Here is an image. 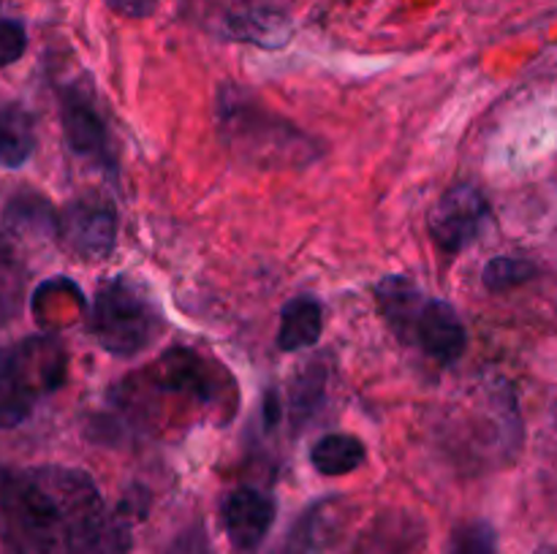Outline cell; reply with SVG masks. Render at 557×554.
<instances>
[{
	"label": "cell",
	"instance_id": "1",
	"mask_svg": "<svg viewBox=\"0 0 557 554\" xmlns=\"http://www.w3.org/2000/svg\"><path fill=\"white\" fill-rule=\"evenodd\" d=\"M103 521L101 492L85 470L0 467V538L14 554H87Z\"/></svg>",
	"mask_w": 557,
	"mask_h": 554
},
{
	"label": "cell",
	"instance_id": "14",
	"mask_svg": "<svg viewBox=\"0 0 557 554\" xmlns=\"http://www.w3.org/2000/svg\"><path fill=\"white\" fill-rule=\"evenodd\" d=\"M324 329V313L313 297H294L281 310V329H277V348L286 353L302 351L319 342Z\"/></svg>",
	"mask_w": 557,
	"mask_h": 554
},
{
	"label": "cell",
	"instance_id": "17",
	"mask_svg": "<svg viewBox=\"0 0 557 554\" xmlns=\"http://www.w3.org/2000/svg\"><path fill=\"white\" fill-rule=\"evenodd\" d=\"M364 459H368V451H364L362 440L341 432L324 435L310 451V462L321 476H346V473L362 467Z\"/></svg>",
	"mask_w": 557,
	"mask_h": 554
},
{
	"label": "cell",
	"instance_id": "24",
	"mask_svg": "<svg viewBox=\"0 0 557 554\" xmlns=\"http://www.w3.org/2000/svg\"><path fill=\"white\" fill-rule=\"evenodd\" d=\"M112 11L128 20H145L158 9V0H103Z\"/></svg>",
	"mask_w": 557,
	"mask_h": 554
},
{
	"label": "cell",
	"instance_id": "23",
	"mask_svg": "<svg viewBox=\"0 0 557 554\" xmlns=\"http://www.w3.org/2000/svg\"><path fill=\"white\" fill-rule=\"evenodd\" d=\"M27 49L25 25L16 20H0V68L16 63Z\"/></svg>",
	"mask_w": 557,
	"mask_h": 554
},
{
	"label": "cell",
	"instance_id": "5",
	"mask_svg": "<svg viewBox=\"0 0 557 554\" xmlns=\"http://www.w3.org/2000/svg\"><path fill=\"white\" fill-rule=\"evenodd\" d=\"M487 212V199L476 185H455L430 212V237L444 253H462L479 239Z\"/></svg>",
	"mask_w": 557,
	"mask_h": 554
},
{
	"label": "cell",
	"instance_id": "8",
	"mask_svg": "<svg viewBox=\"0 0 557 554\" xmlns=\"http://www.w3.org/2000/svg\"><path fill=\"white\" fill-rule=\"evenodd\" d=\"M411 345H419L438 364H455L468 348V331L460 315L444 299H428L413 326Z\"/></svg>",
	"mask_w": 557,
	"mask_h": 554
},
{
	"label": "cell",
	"instance_id": "9",
	"mask_svg": "<svg viewBox=\"0 0 557 554\" xmlns=\"http://www.w3.org/2000/svg\"><path fill=\"white\" fill-rule=\"evenodd\" d=\"M275 521V500L253 487H239L223 503L228 541L239 552H253Z\"/></svg>",
	"mask_w": 557,
	"mask_h": 554
},
{
	"label": "cell",
	"instance_id": "13",
	"mask_svg": "<svg viewBox=\"0 0 557 554\" xmlns=\"http://www.w3.org/2000/svg\"><path fill=\"white\" fill-rule=\"evenodd\" d=\"M375 297H379V304L384 310L386 320H389L392 331L411 345L413 326H417L419 313L428 302L422 291L408 277H384L375 288Z\"/></svg>",
	"mask_w": 557,
	"mask_h": 554
},
{
	"label": "cell",
	"instance_id": "7",
	"mask_svg": "<svg viewBox=\"0 0 557 554\" xmlns=\"http://www.w3.org/2000/svg\"><path fill=\"white\" fill-rule=\"evenodd\" d=\"M60 119H63L65 141L76 155L92 158L101 166L114 168L107 123L85 90L65 87L63 96H60Z\"/></svg>",
	"mask_w": 557,
	"mask_h": 554
},
{
	"label": "cell",
	"instance_id": "18",
	"mask_svg": "<svg viewBox=\"0 0 557 554\" xmlns=\"http://www.w3.org/2000/svg\"><path fill=\"white\" fill-rule=\"evenodd\" d=\"M3 223L9 231L14 234H38V237H49L58 234V215L52 206L36 193H20L5 204Z\"/></svg>",
	"mask_w": 557,
	"mask_h": 554
},
{
	"label": "cell",
	"instance_id": "12",
	"mask_svg": "<svg viewBox=\"0 0 557 554\" xmlns=\"http://www.w3.org/2000/svg\"><path fill=\"white\" fill-rule=\"evenodd\" d=\"M343 511L337 500H326V503L313 505L302 519L294 525V530L288 532L286 543L277 549L275 554H321L326 552L332 541L337 538L341 530Z\"/></svg>",
	"mask_w": 557,
	"mask_h": 554
},
{
	"label": "cell",
	"instance_id": "11",
	"mask_svg": "<svg viewBox=\"0 0 557 554\" xmlns=\"http://www.w3.org/2000/svg\"><path fill=\"white\" fill-rule=\"evenodd\" d=\"M152 378H156L158 389L190 396V400L196 402H212L218 396V380L215 373L210 369V364H207L205 358L196 356L194 351H185V348L169 351L166 356L156 364Z\"/></svg>",
	"mask_w": 557,
	"mask_h": 554
},
{
	"label": "cell",
	"instance_id": "21",
	"mask_svg": "<svg viewBox=\"0 0 557 554\" xmlns=\"http://www.w3.org/2000/svg\"><path fill=\"white\" fill-rule=\"evenodd\" d=\"M446 554H498V532L490 521H466L451 532Z\"/></svg>",
	"mask_w": 557,
	"mask_h": 554
},
{
	"label": "cell",
	"instance_id": "2",
	"mask_svg": "<svg viewBox=\"0 0 557 554\" xmlns=\"http://www.w3.org/2000/svg\"><path fill=\"white\" fill-rule=\"evenodd\" d=\"M218 123L226 144L259 166H305L321 152L305 130L272 114L239 87H226L218 96Z\"/></svg>",
	"mask_w": 557,
	"mask_h": 554
},
{
	"label": "cell",
	"instance_id": "6",
	"mask_svg": "<svg viewBox=\"0 0 557 554\" xmlns=\"http://www.w3.org/2000/svg\"><path fill=\"white\" fill-rule=\"evenodd\" d=\"M58 237L76 259H103L117 242V212L103 199H76L58 217Z\"/></svg>",
	"mask_w": 557,
	"mask_h": 554
},
{
	"label": "cell",
	"instance_id": "10",
	"mask_svg": "<svg viewBox=\"0 0 557 554\" xmlns=\"http://www.w3.org/2000/svg\"><path fill=\"white\" fill-rule=\"evenodd\" d=\"M424 527L408 511H384L359 532L348 554H419Z\"/></svg>",
	"mask_w": 557,
	"mask_h": 554
},
{
	"label": "cell",
	"instance_id": "3",
	"mask_svg": "<svg viewBox=\"0 0 557 554\" xmlns=\"http://www.w3.org/2000/svg\"><path fill=\"white\" fill-rule=\"evenodd\" d=\"M65 378V351L52 337L0 348V429H14Z\"/></svg>",
	"mask_w": 557,
	"mask_h": 554
},
{
	"label": "cell",
	"instance_id": "16",
	"mask_svg": "<svg viewBox=\"0 0 557 554\" xmlns=\"http://www.w3.org/2000/svg\"><path fill=\"white\" fill-rule=\"evenodd\" d=\"M226 27L234 38L259 43V47H281L292 36V22L283 11L275 9L237 11V14L228 16Z\"/></svg>",
	"mask_w": 557,
	"mask_h": 554
},
{
	"label": "cell",
	"instance_id": "19",
	"mask_svg": "<svg viewBox=\"0 0 557 554\" xmlns=\"http://www.w3.org/2000/svg\"><path fill=\"white\" fill-rule=\"evenodd\" d=\"M25 299V264L9 237L0 234V324H9Z\"/></svg>",
	"mask_w": 557,
	"mask_h": 554
},
{
	"label": "cell",
	"instance_id": "4",
	"mask_svg": "<svg viewBox=\"0 0 557 554\" xmlns=\"http://www.w3.org/2000/svg\"><path fill=\"white\" fill-rule=\"evenodd\" d=\"M158 329H161V318L152 302L125 277L109 280L96 293L90 331L101 342V348H107L114 356H134L145 351Z\"/></svg>",
	"mask_w": 557,
	"mask_h": 554
},
{
	"label": "cell",
	"instance_id": "20",
	"mask_svg": "<svg viewBox=\"0 0 557 554\" xmlns=\"http://www.w3.org/2000/svg\"><path fill=\"white\" fill-rule=\"evenodd\" d=\"M533 277H536V266L525 259H517V255H500V259H493L482 272L484 286L493 293L511 291V288L533 280Z\"/></svg>",
	"mask_w": 557,
	"mask_h": 554
},
{
	"label": "cell",
	"instance_id": "22",
	"mask_svg": "<svg viewBox=\"0 0 557 554\" xmlns=\"http://www.w3.org/2000/svg\"><path fill=\"white\" fill-rule=\"evenodd\" d=\"M321 394H324V375L319 367L308 369L297 386H294V418L305 421L313 411H319Z\"/></svg>",
	"mask_w": 557,
	"mask_h": 554
},
{
	"label": "cell",
	"instance_id": "15",
	"mask_svg": "<svg viewBox=\"0 0 557 554\" xmlns=\"http://www.w3.org/2000/svg\"><path fill=\"white\" fill-rule=\"evenodd\" d=\"M36 150V125L33 114L20 103L0 109V168H20Z\"/></svg>",
	"mask_w": 557,
	"mask_h": 554
}]
</instances>
